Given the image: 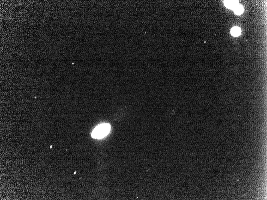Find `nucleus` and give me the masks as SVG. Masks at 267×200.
Listing matches in <instances>:
<instances>
[{"label": "nucleus", "instance_id": "nucleus-1", "mask_svg": "<svg viewBox=\"0 0 267 200\" xmlns=\"http://www.w3.org/2000/svg\"><path fill=\"white\" fill-rule=\"evenodd\" d=\"M111 126L108 123L100 124L97 126L92 133V137L94 138L100 139L106 136L110 132Z\"/></svg>", "mask_w": 267, "mask_h": 200}, {"label": "nucleus", "instance_id": "nucleus-2", "mask_svg": "<svg viewBox=\"0 0 267 200\" xmlns=\"http://www.w3.org/2000/svg\"><path fill=\"white\" fill-rule=\"evenodd\" d=\"M237 1H224V4L226 7L229 9H234L235 7L238 5V2Z\"/></svg>", "mask_w": 267, "mask_h": 200}, {"label": "nucleus", "instance_id": "nucleus-3", "mask_svg": "<svg viewBox=\"0 0 267 200\" xmlns=\"http://www.w3.org/2000/svg\"><path fill=\"white\" fill-rule=\"evenodd\" d=\"M241 33V30L240 28L238 27H234L231 29V33L232 35L234 36H238L240 35Z\"/></svg>", "mask_w": 267, "mask_h": 200}, {"label": "nucleus", "instance_id": "nucleus-4", "mask_svg": "<svg viewBox=\"0 0 267 200\" xmlns=\"http://www.w3.org/2000/svg\"><path fill=\"white\" fill-rule=\"evenodd\" d=\"M244 9L241 5H238L235 7L234 9V11L236 15H240L242 14L243 12Z\"/></svg>", "mask_w": 267, "mask_h": 200}]
</instances>
